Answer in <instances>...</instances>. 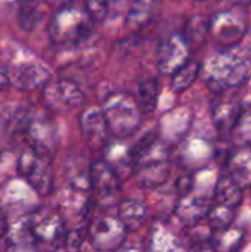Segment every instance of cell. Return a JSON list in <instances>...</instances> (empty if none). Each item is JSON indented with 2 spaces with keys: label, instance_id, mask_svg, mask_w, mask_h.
I'll return each mask as SVG.
<instances>
[{
  "label": "cell",
  "instance_id": "37",
  "mask_svg": "<svg viewBox=\"0 0 251 252\" xmlns=\"http://www.w3.org/2000/svg\"><path fill=\"white\" fill-rule=\"evenodd\" d=\"M47 252H59L58 250H52V251H47Z\"/></svg>",
  "mask_w": 251,
  "mask_h": 252
},
{
  "label": "cell",
  "instance_id": "12",
  "mask_svg": "<svg viewBox=\"0 0 251 252\" xmlns=\"http://www.w3.org/2000/svg\"><path fill=\"white\" fill-rule=\"evenodd\" d=\"M89 183L96 195V201L104 205L112 204L121 189V180L102 159L89 167Z\"/></svg>",
  "mask_w": 251,
  "mask_h": 252
},
{
  "label": "cell",
  "instance_id": "20",
  "mask_svg": "<svg viewBox=\"0 0 251 252\" xmlns=\"http://www.w3.org/2000/svg\"><path fill=\"white\" fill-rule=\"evenodd\" d=\"M117 219L126 227V230H138L146 220L148 208L138 199H123L118 204Z\"/></svg>",
  "mask_w": 251,
  "mask_h": 252
},
{
  "label": "cell",
  "instance_id": "34",
  "mask_svg": "<svg viewBox=\"0 0 251 252\" xmlns=\"http://www.w3.org/2000/svg\"><path fill=\"white\" fill-rule=\"evenodd\" d=\"M7 230H9V221H7V217H6L3 207L0 205V239L6 236Z\"/></svg>",
  "mask_w": 251,
  "mask_h": 252
},
{
  "label": "cell",
  "instance_id": "16",
  "mask_svg": "<svg viewBox=\"0 0 251 252\" xmlns=\"http://www.w3.org/2000/svg\"><path fill=\"white\" fill-rule=\"evenodd\" d=\"M225 164L226 174L243 190L251 188V148H232Z\"/></svg>",
  "mask_w": 251,
  "mask_h": 252
},
{
  "label": "cell",
  "instance_id": "11",
  "mask_svg": "<svg viewBox=\"0 0 251 252\" xmlns=\"http://www.w3.org/2000/svg\"><path fill=\"white\" fill-rule=\"evenodd\" d=\"M210 34H215L217 43L222 46L220 50H229L244 38L246 21L231 10L216 13L210 16Z\"/></svg>",
  "mask_w": 251,
  "mask_h": 252
},
{
  "label": "cell",
  "instance_id": "29",
  "mask_svg": "<svg viewBox=\"0 0 251 252\" xmlns=\"http://www.w3.org/2000/svg\"><path fill=\"white\" fill-rule=\"evenodd\" d=\"M235 210L213 204L210 205V210L207 213V221H209V227L216 232V230H223L229 226H232L234 217H235Z\"/></svg>",
  "mask_w": 251,
  "mask_h": 252
},
{
  "label": "cell",
  "instance_id": "15",
  "mask_svg": "<svg viewBox=\"0 0 251 252\" xmlns=\"http://www.w3.org/2000/svg\"><path fill=\"white\" fill-rule=\"evenodd\" d=\"M209 210H210V201L207 198L189 193L179 199L175 208V214L182 224L195 226L204 217H207Z\"/></svg>",
  "mask_w": 251,
  "mask_h": 252
},
{
  "label": "cell",
  "instance_id": "33",
  "mask_svg": "<svg viewBox=\"0 0 251 252\" xmlns=\"http://www.w3.org/2000/svg\"><path fill=\"white\" fill-rule=\"evenodd\" d=\"M192 186H194L192 176H180L178 179V183H176V188H178V192H179L180 198L192 193Z\"/></svg>",
  "mask_w": 251,
  "mask_h": 252
},
{
  "label": "cell",
  "instance_id": "14",
  "mask_svg": "<svg viewBox=\"0 0 251 252\" xmlns=\"http://www.w3.org/2000/svg\"><path fill=\"white\" fill-rule=\"evenodd\" d=\"M243 109V103L240 100H237L235 97H225L220 96L219 99H216L212 105V117H213V123L217 128V131L220 133V137L225 139L231 136V131L241 114Z\"/></svg>",
  "mask_w": 251,
  "mask_h": 252
},
{
  "label": "cell",
  "instance_id": "4",
  "mask_svg": "<svg viewBox=\"0 0 251 252\" xmlns=\"http://www.w3.org/2000/svg\"><path fill=\"white\" fill-rule=\"evenodd\" d=\"M21 133L25 134L30 148L53 157L58 146V128L46 111L24 106Z\"/></svg>",
  "mask_w": 251,
  "mask_h": 252
},
{
  "label": "cell",
  "instance_id": "26",
  "mask_svg": "<svg viewBox=\"0 0 251 252\" xmlns=\"http://www.w3.org/2000/svg\"><path fill=\"white\" fill-rule=\"evenodd\" d=\"M229 139L232 140V148H251V105H243Z\"/></svg>",
  "mask_w": 251,
  "mask_h": 252
},
{
  "label": "cell",
  "instance_id": "36",
  "mask_svg": "<svg viewBox=\"0 0 251 252\" xmlns=\"http://www.w3.org/2000/svg\"><path fill=\"white\" fill-rule=\"evenodd\" d=\"M115 252H143L142 248H139L138 245H133V244H123L118 250Z\"/></svg>",
  "mask_w": 251,
  "mask_h": 252
},
{
  "label": "cell",
  "instance_id": "35",
  "mask_svg": "<svg viewBox=\"0 0 251 252\" xmlns=\"http://www.w3.org/2000/svg\"><path fill=\"white\" fill-rule=\"evenodd\" d=\"M9 86V78H7V71H6V65L3 63V61L0 59V90L6 89Z\"/></svg>",
  "mask_w": 251,
  "mask_h": 252
},
{
  "label": "cell",
  "instance_id": "22",
  "mask_svg": "<svg viewBox=\"0 0 251 252\" xmlns=\"http://www.w3.org/2000/svg\"><path fill=\"white\" fill-rule=\"evenodd\" d=\"M209 35H210V16L206 13L192 15L188 19L183 31V37L189 44L191 50L203 47L207 43Z\"/></svg>",
  "mask_w": 251,
  "mask_h": 252
},
{
  "label": "cell",
  "instance_id": "25",
  "mask_svg": "<svg viewBox=\"0 0 251 252\" xmlns=\"http://www.w3.org/2000/svg\"><path fill=\"white\" fill-rule=\"evenodd\" d=\"M160 97V83L157 78H146L139 83L138 96L135 97L142 115L152 114Z\"/></svg>",
  "mask_w": 251,
  "mask_h": 252
},
{
  "label": "cell",
  "instance_id": "31",
  "mask_svg": "<svg viewBox=\"0 0 251 252\" xmlns=\"http://www.w3.org/2000/svg\"><path fill=\"white\" fill-rule=\"evenodd\" d=\"M83 7L95 24L105 21L108 13H109V3L108 1H87V3H84Z\"/></svg>",
  "mask_w": 251,
  "mask_h": 252
},
{
  "label": "cell",
  "instance_id": "27",
  "mask_svg": "<svg viewBox=\"0 0 251 252\" xmlns=\"http://www.w3.org/2000/svg\"><path fill=\"white\" fill-rule=\"evenodd\" d=\"M201 66L203 65L194 59L185 63L179 71H176L172 75V90L176 93H182L186 89H189L195 83L198 75L201 74Z\"/></svg>",
  "mask_w": 251,
  "mask_h": 252
},
{
  "label": "cell",
  "instance_id": "1",
  "mask_svg": "<svg viewBox=\"0 0 251 252\" xmlns=\"http://www.w3.org/2000/svg\"><path fill=\"white\" fill-rule=\"evenodd\" d=\"M95 22L84 7L77 4H64L49 21V37L55 47L68 50L84 44L93 34Z\"/></svg>",
  "mask_w": 251,
  "mask_h": 252
},
{
  "label": "cell",
  "instance_id": "24",
  "mask_svg": "<svg viewBox=\"0 0 251 252\" xmlns=\"http://www.w3.org/2000/svg\"><path fill=\"white\" fill-rule=\"evenodd\" d=\"M46 16L47 6L44 3H24L18 12V22L25 32H33L44 22Z\"/></svg>",
  "mask_w": 251,
  "mask_h": 252
},
{
  "label": "cell",
  "instance_id": "30",
  "mask_svg": "<svg viewBox=\"0 0 251 252\" xmlns=\"http://www.w3.org/2000/svg\"><path fill=\"white\" fill-rule=\"evenodd\" d=\"M87 238V226H80L72 229L65 236V247L68 252H78Z\"/></svg>",
  "mask_w": 251,
  "mask_h": 252
},
{
  "label": "cell",
  "instance_id": "6",
  "mask_svg": "<svg viewBox=\"0 0 251 252\" xmlns=\"http://www.w3.org/2000/svg\"><path fill=\"white\" fill-rule=\"evenodd\" d=\"M6 71L9 86H13L15 89L24 92L41 89L50 81L49 68L30 53L7 63Z\"/></svg>",
  "mask_w": 251,
  "mask_h": 252
},
{
  "label": "cell",
  "instance_id": "10",
  "mask_svg": "<svg viewBox=\"0 0 251 252\" xmlns=\"http://www.w3.org/2000/svg\"><path fill=\"white\" fill-rule=\"evenodd\" d=\"M191 61V47L186 43L183 34L169 35L158 47L157 65L161 74L173 75L185 63Z\"/></svg>",
  "mask_w": 251,
  "mask_h": 252
},
{
  "label": "cell",
  "instance_id": "17",
  "mask_svg": "<svg viewBox=\"0 0 251 252\" xmlns=\"http://www.w3.org/2000/svg\"><path fill=\"white\" fill-rule=\"evenodd\" d=\"M104 154L105 158L102 161L118 176L120 180H126L135 173L130 148H126L120 142H108Z\"/></svg>",
  "mask_w": 251,
  "mask_h": 252
},
{
  "label": "cell",
  "instance_id": "3",
  "mask_svg": "<svg viewBox=\"0 0 251 252\" xmlns=\"http://www.w3.org/2000/svg\"><path fill=\"white\" fill-rule=\"evenodd\" d=\"M102 114L109 134L118 140L130 137L139 128L143 117L135 96L121 90L111 92L105 96Z\"/></svg>",
  "mask_w": 251,
  "mask_h": 252
},
{
  "label": "cell",
  "instance_id": "23",
  "mask_svg": "<svg viewBox=\"0 0 251 252\" xmlns=\"http://www.w3.org/2000/svg\"><path fill=\"white\" fill-rule=\"evenodd\" d=\"M244 242V230L229 226L210 235V244L215 252H237Z\"/></svg>",
  "mask_w": 251,
  "mask_h": 252
},
{
  "label": "cell",
  "instance_id": "2",
  "mask_svg": "<svg viewBox=\"0 0 251 252\" xmlns=\"http://www.w3.org/2000/svg\"><path fill=\"white\" fill-rule=\"evenodd\" d=\"M207 87L217 94L243 86L250 77V63L247 59L234 55L231 50H219L209 62L201 66Z\"/></svg>",
  "mask_w": 251,
  "mask_h": 252
},
{
  "label": "cell",
  "instance_id": "7",
  "mask_svg": "<svg viewBox=\"0 0 251 252\" xmlns=\"http://www.w3.org/2000/svg\"><path fill=\"white\" fill-rule=\"evenodd\" d=\"M38 244L58 250L65 242V223L61 213L50 208H40L25 219Z\"/></svg>",
  "mask_w": 251,
  "mask_h": 252
},
{
  "label": "cell",
  "instance_id": "13",
  "mask_svg": "<svg viewBox=\"0 0 251 252\" xmlns=\"http://www.w3.org/2000/svg\"><path fill=\"white\" fill-rule=\"evenodd\" d=\"M80 126H81L83 137L89 145V148H92L93 151H104L108 143L109 131L102 109L99 108L86 109L81 114Z\"/></svg>",
  "mask_w": 251,
  "mask_h": 252
},
{
  "label": "cell",
  "instance_id": "8",
  "mask_svg": "<svg viewBox=\"0 0 251 252\" xmlns=\"http://www.w3.org/2000/svg\"><path fill=\"white\" fill-rule=\"evenodd\" d=\"M87 236L98 251H117L126 242V227L114 216H101L90 219Z\"/></svg>",
  "mask_w": 251,
  "mask_h": 252
},
{
  "label": "cell",
  "instance_id": "19",
  "mask_svg": "<svg viewBox=\"0 0 251 252\" xmlns=\"http://www.w3.org/2000/svg\"><path fill=\"white\" fill-rule=\"evenodd\" d=\"M243 199L244 190L226 173H223L215 188V204L235 210L241 205Z\"/></svg>",
  "mask_w": 251,
  "mask_h": 252
},
{
  "label": "cell",
  "instance_id": "32",
  "mask_svg": "<svg viewBox=\"0 0 251 252\" xmlns=\"http://www.w3.org/2000/svg\"><path fill=\"white\" fill-rule=\"evenodd\" d=\"M191 252H215L212 244H210V236L192 238V242H191Z\"/></svg>",
  "mask_w": 251,
  "mask_h": 252
},
{
  "label": "cell",
  "instance_id": "38",
  "mask_svg": "<svg viewBox=\"0 0 251 252\" xmlns=\"http://www.w3.org/2000/svg\"><path fill=\"white\" fill-rule=\"evenodd\" d=\"M250 198H251V195H250Z\"/></svg>",
  "mask_w": 251,
  "mask_h": 252
},
{
  "label": "cell",
  "instance_id": "9",
  "mask_svg": "<svg viewBox=\"0 0 251 252\" xmlns=\"http://www.w3.org/2000/svg\"><path fill=\"white\" fill-rule=\"evenodd\" d=\"M41 97L46 108L56 112H68L80 106L84 100L81 89L74 81L67 78L49 81L43 87Z\"/></svg>",
  "mask_w": 251,
  "mask_h": 252
},
{
  "label": "cell",
  "instance_id": "18",
  "mask_svg": "<svg viewBox=\"0 0 251 252\" xmlns=\"http://www.w3.org/2000/svg\"><path fill=\"white\" fill-rule=\"evenodd\" d=\"M4 239H6V252H38L40 244L33 235L27 220L9 226Z\"/></svg>",
  "mask_w": 251,
  "mask_h": 252
},
{
  "label": "cell",
  "instance_id": "5",
  "mask_svg": "<svg viewBox=\"0 0 251 252\" xmlns=\"http://www.w3.org/2000/svg\"><path fill=\"white\" fill-rule=\"evenodd\" d=\"M16 168H18V174L38 195L46 196L52 192L53 168H52L50 155L28 148L21 154Z\"/></svg>",
  "mask_w": 251,
  "mask_h": 252
},
{
  "label": "cell",
  "instance_id": "28",
  "mask_svg": "<svg viewBox=\"0 0 251 252\" xmlns=\"http://www.w3.org/2000/svg\"><path fill=\"white\" fill-rule=\"evenodd\" d=\"M155 13V3L152 1H136L130 6L126 18V24L132 30L145 27Z\"/></svg>",
  "mask_w": 251,
  "mask_h": 252
},
{
  "label": "cell",
  "instance_id": "21",
  "mask_svg": "<svg viewBox=\"0 0 251 252\" xmlns=\"http://www.w3.org/2000/svg\"><path fill=\"white\" fill-rule=\"evenodd\" d=\"M148 252H188L182 241L164 224H157L151 230Z\"/></svg>",
  "mask_w": 251,
  "mask_h": 252
}]
</instances>
